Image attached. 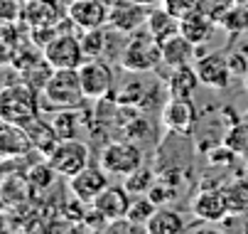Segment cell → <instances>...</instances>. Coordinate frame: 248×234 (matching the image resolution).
Here are the masks:
<instances>
[{"instance_id": "obj_24", "label": "cell", "mask_w": 248, "mask_h": 234, "mask_svg": "<svg viewBox=\"0 0 248 234\" xmlns=\"http://www.w3.org/2000/svg\"><path fill=\"white\" fill-rule=\"evenodd\" d=\"M145 30H150L153 35L162 42V40H167L170 35H174V32H180V17H174L170 10H165V8L160 5L157 10H150V13H148Z\"/></svg>"}, {"instance_id": "obj_22", "label": "cell", "mask_w": 248, "mask_h": 234, "mask_svg": "<svg viewBox=\"0 0 248 234\" xmlns=\"http://www.w3.org/2000/svg\"><path fill=\"white\" fill-rule=\"evenodd\" d=\"M217 25L224 30V32H229V35H243V32H248V8L246 5H241L238 0L233 5H229V8H224L219 15H217Z\"/></svg>"}, {"instance_id": "obj_16", "label": "cell", "mask_w": 248, "mask_h": 234, "mask_svg": "<svg viewBox=\"0 0 248 234\" xmlns=\"http://www.w3.org/2000/svg\"><path fill=\"white\" fill-rule=\"evenodd\" d=\"M160 45H162V64H167L170 69H177V67H185V64L194 62L197 45L189 42L182 32H174V35H170Z\"/></svg>"}, {"instance_id": "obj_6", "label": "cell", "mask_w": 248, "mask_h": 234, "mask_svg": "<svg viewBox=\"0 0 248 234\" xmlns=\"http://www.w3.org/2000/svg\"><path fill=\"white\" fill-rule=\"evenodd\" d=\"M47 160L52 163V168L59 175L72 178L89 165V148L79 138H62L59 146L47 155Z\"/></svg>"}, {"instance_id": "obj_27", "label": "cell", "mask_w": 248, "mask_h": 234, "mask_svg": "<svg viewBox=\"0 0 248 234\" xmlns=\"http://www.w3.org/2000/svg\"><path fill=\"white\" fill-rule=\"evenodd\" d=\"M157 202H155V200L150 197V195H138L135 200H133V202H130V210H128V219L130 222H135L138 227H143L145 229V224L150 222V217L157 212Z\"/></svg>"}, {"instance_id": "obj_7", "label": "cell", "mask_w": 248, "mask_h": 234, "mask_svg": "<svg viewBox=\"0 0 248 234\" xmlns=\"http://www.w3.org/2000/svg\"><path fill=\"white\" fill-rule=\"evenodd\" d=\"M108 187V173L101 165H86V168L77 175L69 178V190L72 195L84 205H93L96 197Z\"/></svg>"}, {"instance_id": "obj_1", "label": "cell", "mask_w": 248, "mask_h": 234, "mask_svg": "<svg viewBox=\"0 0 248 234\" xmlns=\"http://www.w3.org/2000/svg\"><path fill=\"white\" fill-rule=\"evenodd\" d=\"M42 111V96L37 89H32L27 82L5 84L0 91V118L8 123L27 126L32 118H37Z\"/></svg>"}, {"instance_id": "obj_5", "label": "cell", "mask_w": 248, "mask_h": 234, "mask_svg": "<svg viewBox=\"0 0 248 234\" xmlns=\"http://www.w3.org/2000/svg\"><path fill=\"white\" fill-rule=\"evenodd\" d=\"M42 52L54 69H79L86 62L81 40L77 35H72V32H59Z\"/></svg>"}, {"instance_id": "obj_25", "label": "cell", "mask_w": 248, "mask_h": 234, "mask_svg": "<svg viewBox=\"0 0 248 234\" xmlns=\"http://www.w3.org/2000/svg\"><path fill=\"white\" fill-rule=\"evenodd\" d=\"M224 192H226L229 212H246L248 215V178L231 180L229 185H224Z\"/></svg>"}, {"instance_id": "obj_10", "label": "cell", "mask_w": 248, "mask_h": 234, "mask_svg": "<svg viewBox=\"0 0 248 234\" xmlns=\"http://www.w3.org/2000/svg\"><path fill=\"white\" fill-rule=\"evenodd\" d=\"M79 77H81V86L86 99H103L113 86V72L111 67L103 59H86L79 67Z\"/></svg>"}, {"instance_id": "obj_38", "label": "cell", "mask_w": 248, "mask_h": 234, "mask_svg": "<svg viewBox=\"0 0 248 234\" xmlns=\"http://www.w3.org/2000/svg\"><path fill=\"white\" fill-rule=\"evenodd\" d=\"M238 3H241V5H246V8H248V0H238Z\"/></svg>"}, {"instance_id": "obj_3", "label": "cell", "mask_w": 248, "mask_h": 234, "mask_svg": "<svg viewBox=\"0 0 248 234\" xmlns=\"http://www.w3.org/2000/svg\"><path fill=\"white\" fill-rule=\"evenodd\" d=\"M160 62H162V45L150 30L130 37V42L125 45V50L121 54V67L130 74L153 72Z\"/></svg>"}, {"instance_id": "obj_8", "label": "cell", "mask_w": 248, "mask_h": 234, "mask_svg": "<svg viewBox=\"0 0 248 234\" xmlns=\"http://www.w3.org/2000/svg\"><path fill=\"white\" fill-rule=\"evenodd\" d=\"M194 69L199 74V82L209 89H226L231 84L233 77V67H231V57L219 54V52H211L197 59Z\"/></svg>"}, {"instance_id": "obj_26", "label": "cell", "mask_w": 248, "mask_h": 234, "mask_svg": "<svg viewBox=\"0 0 248 234\" xmlns=\"http://www.w3.org/2000/svg\"><path fill=\"white\" fill-rule=\"evenodd\" d=\"M224 148L231 155H238V158L248 160V121L236 123V126L229 128V133L224 136Z\"/></svg>"}, {"instance_id": "obj_4", "label": "cell", "mask_w": 248, "mask_h": 234, "mask_svg": "<svg viewBox=\"0 0 248 234\" xmlns=\"http://www.w3.org/2000/svg\"><path fill=\"white\" fill-rule=\"evenodd\" d=\"M143 165V153L128 141H113L101 150V168L108 175H130Z\"/></svg>"}, {"instance_id": "obj_36", "label": "cell", "mask_w": 248, "mask_h": 234, "mask_svg": "<svg viewBox=\"0 0 248 234\" xmlns=\"http://www.w3.org/2000/svg\"><path fill=\"white\" fill-rule=\"evenodd\" d=\"M133 3L145 5V8H155V5H160V0H133Z\"/></svg>"}, {"instance_id": "obj_2", "label": "cell", "mask_w": 248, "mask_h": 234, "mask_svg": "<svg viewBox=\"0 0 248 234\" xmlns=\"http://www.w3.org/2000/svg\"><path fill=\"white\" fill-rule=\"evenodd\" d=\"M42 96V109L45 111H64V109H79L86 99L79 69H54L49 84L45 86Z\"/></svg>"}, {"instance_id": "obj_20", "label": "cell", "mask_w": 248, "mask_h": 234, "mask_svg": "<svg viewBox=\"0 0 248 234\" xmlns=\"http://www.w3.org/2000/svg\"><path fill=\"white\" fill-rule=\"evenodd\" d=\"M199 74L192 64H185V67H177L172 69V77L167 79V91L170 96H182V99H192V94L197 91L199 86Z\"/></svg>"}, {"instance_id": "obj_28", "label": "cell", "mask_w": 248, "mask_h": 234, "mask_svg": "<svg viewBox=\"0 0 248 234\" xmlns=\"http://www.w3.org/2000/svg\"><path fill=\"white\" fill-rule=\"evenodd\" d=\"M59 173L52 168V163L45 158L42 163H34L32 168L25 173V178H27V183H30V187L32 190H47L52 183H54V178H57Z\"/></svg>"}, {"instance_id": "obj_19", "label": "cell", "mask_w": 248, "mask_h": 234, "mask_svg": "<svg viewBox=\"0 0 248 234\" xmlns=\"http://www.w3.org/2000/svg\"><path fill=\"white\" fill-rule=\"evenodd\" d=\"M22 17L30 27L59 25V20H62L59 0H27L22 8Z\"/></svg>"}, {"instance_id": "obj_13", "label": "cell", "mask_w": 248, "mask_h": 234, "mask_svg": "<svg viewBox=\"0 0 248 234\" xmlns=\"http://www.w3.org/2000/svg\"><path fill=\"white\" fill-rule=\"evenodd\" d=\"M130 192L125 190V185H108L93 202V210H98L108 222L113 219H121L128 215L130 210Z\"/></svg>"}, {"instance_id": "obj_35", "label": "cell", "mask_w": 248, "mask_h": 234, "mask_svg": "<svg viewBox=\"0 0 248 234\" xmlns=\"http://www.w3.org/2000/svg\"><path fill=\"white\" fill-rule=\"evenodd\" d=\"M236 3V0H204V10H209L211 15H219L224 8H229V5H233Z\"/></svg>"}, {"instance_id": "obj_30", "label": "cell", "mask_w": 248, "mask_h": 234, "mask_svg": "<svg viewBox=\"0 0 248 234\" xmlns=\"http://www.w3.org/2000/svg\"><path fill=\"white\" fill-rule=\"evenodd\" d=\"M52 123H54V128H57V133H59L62 138H79V126H81V121H79L77 109L57 111V118H54Z\"/></svg>"}, {"instance_id": "obj_12", "label": "cell", "mask_w": 248, "mask_h": 234, "mask_svg": "<svg viewBox=\"0 0 248 234\" xmlns=\"http://www.w3.org/2000/svg\"><path fill=\"white\" fill-rule=\"evenodd\" d=\"M162 123L167 131L172 133H187L194 131L197 123V106L192 99H182V96H170V101L162 109Z\"/></svg>"}, {"instance_id": "obj_23", "label": "cell", "mask_w": 248, "mask_h": 234, "mask_svg": "<svg viewBox=\"0 0 248 234\" xmlns=\"http://www.w3.org/2000/svg\"><path fill=\"white\" fill-rule=\"evenodd\" d=\"M182 229H185L182 215L170 210V207H157V212L145 224V232L148 234H177V232H182Z\"/></svg>"}, {"instance_id": "obj_32", "label": "cell", "mask_w": 248, "mask_h": 234, "mask_svg": "<svg viewBox=\"0 0 248 234\" xmlns=\"http://www.w3.org/2000/svg\"><path fill=\"white\" fill-rule=\"evenodd\" d=\"M160 5L170 10L174 17H185L199 8H204V0H160Z\"/></svg>"}, {"instance_id": "obj_33", "label": "cell", "mask_w": 248, "mask_h": 234, "mask_svg": "<svg viewBox=\"0 0 248 234\" xmlns=\"http://www.w3.org/2000/svg\"><path fill=\"white\" fill-rule=\"evenodd\" d=\"M217 227L224 232H248V215L246 212H229Z\"/></svg>"}, {"instance_id": "obj_29", "label": "cell", "mask_w": 248, "mask_h": 234, "mask_svg": "<svg viewBox=\"0 0 248 234\" xmlns=\"http://www.w3.org/2000/svg\"><path fill=\"white\" fill-rule=\"evenodd\" d=\"M125 190L130 192V195H148L153 187H155V175L148 170V168H143L140 165L138 170H133L130 175H125Z\"/></svg>"}, {"instance_id": "obj_39", "label": "cell", "mask_w": 248, "mask_h": 234, "mask_svg": "<svg viewBox=\"0 0 248 234\" xmlns=\"http://www.w3.org/2000/svg\"><path fill=\"white\" fill-rule=\"evenodd\" d=\"M246 121H248V111H246Z\"/></svg>"}, {"instance_id": "obj_21", "label": "cell", "mask_w": 248, "mask_h": 234, "mask_svg": "<svg viewBox=\"0 0 248 234\" xmlns=\"http://www.w3.org/2000/svg\"><path fill=\"white\" fill-rule=\"evenodd\" d=\"M52 74H54V67L47 62L45 52H42L40 57H34L30 64H25L22 69H20V77H22V82H27L32 89H37L40 94H42V91H45V86L49 84Z\"/></svg>"}, {"instance_id": "obj_34", "label": "cell", "mask_w": 248, "mask_h": 234, "mask_svg": "<svg viewBox=\"0 0 248 234\" xmlns=\"http://www.w3.org/2000/svg\"><path fill=\"white\" fill-rule=\"evenodd\" d=\"M3 15H5V22H13L15 17H20V0H3Z\"/></svg>"}, {"instance_id": "obj_31", "label": "cell", "mask_w": 248, "mask_h": 234, "mask_svg": "<svg viewBox=\"0 0 248 234\" xmlns=\"http://www.w3.org/2000/svg\"><path fill=\"white\" fill-rule=\"evenodd\" d=\"M79 40H81V47H84L86 59L103 57V50H106V32H103V27H91V30H84V35H81Z\"/></svg>"}, {"instance_id": "obj_37", "label": "cell", "mask_w": 248, "mask_h": 234, "mask_svg": "<svg viewBox=\"0 0 248 234\" xmlns=\"http://www.w3.org/2000/svg\"><path fill=\"white\" fill-rule=\"evenodd\" d=\"M243 86H246V91H248V72H246V77H243Z\"/></svg>"}, {"instance_id": "obj_18", "label": "cell", "mask_w": 248, "mask_h": 234, "mask_svg": "<svg viewBox=\"0 0 248 234\" xmlns=\"http://www.w3.org/2000/svg\"><path fill=\"white\" fill-rule=\"evenodd\" d=\"M25 131H27V136H30V141H32V148H34V153H40V155H49L57 146H59V141H62V136L57 133V128H54V123H49V121H45V118H32L27 126H25Z\"/></svg>"}, {"instance_id": "obj_11", "label": "cell", "mask_w": 248, "mask_h": 234, "mask_svg": "<svg viewBox=\"0 0 248 234\" xmlns=\"http://www.w3.org/2000/svg\"><path fill=\"white\" fill-rule=\"evenodd\" d=\"M66 17L79 30H91V27H103L111 17V5L103 0H72L66 10Z\"/></svg>"}, {"instance_id": "obj_17", "label": "cell", "mask_w": 248, "mask_h": 234, "mask_svg": "<svg viewBox=\"0 0 248 234\" xmlns=\"http://www.w3.org/2000/svg\"><path fill=\"white\" fill-rule=\"evenodd\" d=\"M214 25H217V17L211 15L209 10H204V8H199V10L185 15V17H180V32H182L189 42H194L197 47L209 40Z\"/></svg>"}, {"instance_id": "obj_9", "label": "cell", "mask_w": 248, "mask_h": 234, "mask_svg": "<svg viewBox=\"0 0 248 234\" xmlns=\"http://www.w3.org/2000/svg\"><path fill=\"white\" fill-rule=\"evenodd\" d=\"M192 210L194 217L209 224H219L229 215V202H226V192L224 187H202L194 200H192Z\"/></svg>"}, {"instance_id": "obj_15", "label": "cell", "mask_w": 248, "mask_h": 234, "mask_svg": "<svg viewBox=\"0 0 248 234\" xmlns=\"http://www.w3.org/2000/svg\"><path fill=\"white\" fill-rule=\"evenodd\" d=\"M0 153H3V158H8V160L10 158H25V155L34 153L25 126L3 121V126H0Z\"/></svg>"}, {"instance_id": "obj_14", "label": "cell", "mask_w": 248, "mask_h": 234, "mask_svg": "<svg viewBox=\"0 0 248 234\" xmlns=\"http://www.w3.org/2000/svg\"><path fill=\"white\" fill-rule=\"evenodd\" d=\"M148 13H150V8L138 5V3H133V0H116V3L111 5L108 22L121 32H135L140 25L148 22Z\"/></svg>"}]
</instances>
